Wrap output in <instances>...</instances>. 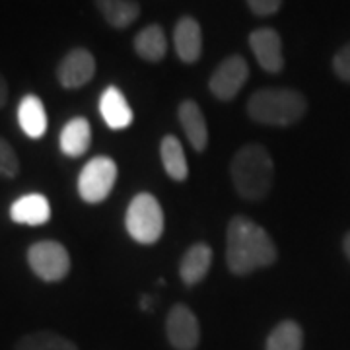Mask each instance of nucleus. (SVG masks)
Returning <instances> with one entry per match:
<instances>
[{
    "label": "nucleus",
    "instance_id": "nucleus-14",
    "mask_svg": "<svg viewBox=\"0 0 350 350\" xmlns=\"http://www.w3.org/2000/svg\"><path fill=\"white\" fill-rule=\"evenodd\" d=\"M213 265V250L206 243H195L189 247L179 265V276L187 286H195L208 275Z\"/></svg>",
    "mask_w": 350,
    "mask_h": 350
},
{
    "label": "nucleus",
    "instance_id": "nucleus-4",
    "mask_svg": "<svg viewBox=\"0 0 350 350\" xmlns=\"http://www.w3.org/2000/svg\"><path fill=\"white\" fill-rule=\"evenodd\" d=\"M126 232L138 243H154L162 238L163 213L158 199L150 193H140L131 200L125 216Z\"/></svg>",
    "mask_w": 350,
    "mask_h": 350
},
{
    "label": "nucleus",
    "instance_id": "nucleus-27",
    "mask_svg": "<svg viewBox=\"0 0 350 350\" xmlns=\"http://www.w3.org/2000/svg\"><path fill=\"white\" fill-rule=\"evenodd\" d=\"M342 250H345V255L349 257L350 261V232L345 236V239H342Z\"/></svg>",
    "mask_w": 350,
    "mask_h": 350
},
{
    "label": "nucleus",
    "instance_id": "nucleus-11",
    "mask_svg": "<svg viewBox=\"0 0 350 350\" xmlns=\"http://www.w3.org/2000/svg\"><path fill=\"white\" fill-rule=\"evenodd\" d=\"M174 43L177 57L183 63H197L202 53V33H200L199 22L191 16H183L175 25Z\"/></svg>",
    "mask_w": 350,
    "mask_h": 350
},
{
    "label": "nucleus",
    "instance_id": "nucleus-6",
    "mask_svg": "<svg viewBox=\"0 0 350 350\" xmlns=\"http://www.w3.org/2000/svg\"><path fill=\"white\" fill-rule=\"evenodd\" d=\"M115 179H117L115 162L107 156H98L84 165L82 174L78 177V193L90 204H98L109 197Z\"/></svg>",
    "mask_w": 350,
    "mask_h": 350
},
{
    "label": "nucleus",
    "instance_id": "nucleus-16",
    "mask_svg": "<svg viewBox=\"0 0 350 350\" xmlns=\"http://www.w3.org/2000/svg\"><path fill=\"white\" fill-rule=\"evenodd\" d=\"M100 113L103 121L111 129H125L133 123V111L126 103L121 90L107 88L100 100Z\"/></svg>",
    "mask_w": 350,
    "mask_h": 350
},
{
    "label": "nucleus",
    "instance_id": "nucleus-28",
    "mask_svg": "<svg viewBox=\"0 0 350 350\" xmlns=\"http://www.w3.org/2000/svg\"><path fill=\"white\" fill-rule=\"evenodd\" d=\"M150 306H152L150 296H144V298L140 300V308H144V310H150Z\"/></svg>",
    "mask_w": 350,
    "mask_h": 350
},
{
    "label": "nucleus",
    "instance_id": "nucleus-5",
    "mask_svg": "<svg viewBox=\"0 0 350 350\" xmlns=\"http://www.w3.org/2000/svg\"><path fill=\"white\" fill-rule=\"evenodd\" d=\"M27 262L31 271L45 282H59L70 271V255L63 243L43 239L27 250Z\"/></svg>",
    "mask_w": 350,
    "mask_h": 350
},
{
    "label": "nucleus",
    "instance_id": "nucleus-25",
    "mask_svg": "<svg viewBox=\"0 0 350 350\" xmlns=\"http://www.w3.org/2000/svg\"><path fill=\"white\" fill-rule=\"evenodd\" d=\"M247 6L251 12L257 16H271L278 12V8L282 6V0H247Z\"/></svg>",
    "mask_w": 350,
    "mask_h": 350
},
{
    "label": "nucleus",
    "instance_id": "nucleus-2",
    "mask_svg": "<svg viewBox=\"0 0 350 350\" xmlns=\"http://www.w3.org/2000/svg\"><path fill=\"white\" fill-rule=\"evenodd\" d=\"M275 179V163L261 144H247L232 160V181L239 197L261 200L269 195Z\"/></svg>",
    "mask_w": 350,
    "mask_h": 350
},
{
    "label": "nucleus",
    "instance_id": "nucleus-8",
    "mask_svg": "<svg viewBox=\"0 0 350 350\" xmlns=\"http://www.w3.org/2000/svg\"><path fill=\"white\" fill-rule=\"evenodd\" d=\"M165 333H167L170 345L175 350H195L199 347V321L195 313L183 304H177L170 310L167 319H165Z\"/></svg>",
    "mask_w": 350,
    "mask_h": 350
},
{
    "label": "nucleus",
    "instance_id": "nucleus-26",
    "mask_svg": "<svg viewBox=\"0 0 350 350\" xmlns=\"http://www.w3.org/2000/svg\"><path fill=\"white\" fill-rule=\"evenodd\" d=\"M8 101V84H6V78L0 75V107H4Z\"/></svg>",
    "mask_w": 350,
    "mask_h": 350
},
{
    "label": "nucleus",
    "instance_id": "nucleus-22",
    "mask_svg": "<svg viewBox=\"0 0 350 350\" xmlns=\"http://www.w3.org/2000/svg\"><path fill=\"white\" fill-rule=\"evenodd\" d=\"M16 350H78L70 338L53 331H36L16 342Z\"/></svg>",
    "mask_w": 350,
    "mask_h": 350
},
{
    "label": "nucleus",
    "instance_id": "nucleus-7",
    "mask_svg": "<svg viewBox=\"0 0 350 350\" xmlns=\"http://www.w3.org/2000/svg\"><path fill=\"white\" fill-rule=\"evenodd\" d=\"M247 78H250L247 61L239 55H232L216 66V70L208 80V88L214 94V98L218 100H234L243 84L247 82Z\"/></svg>",
    "mask_w": 350,
    "mask_h": 350
},
{
    "label": "nucleus",
    "instance_id": "nucleus-12",
    "mask_svg": "<svg viewBox=\"0 0 350 350\" xmlns=\"http://www.w3.org/2000/svg\"><path fill=\"white\" fill-rule=\"evenodd\" d=\"M179 123L183 126V133L189 138L191 146L197 152H204L208 146V129H206V121L204 115L200 111L199 103L193 100L181 101L179 109Z\"/></svg>",
    "mask_w": 350,
    "mask_h": 350
},
{
    "label": "nucleus",
    "instance_id": "nucleus-3",
    "mask_svg": "<svg viewBox=\"0 0 350 350\" xmlns=\"http://www.w3.org/2000/svg\"><path fill=\"white\" fill-rule=\"evenodd\" d=\"M308 111V101L290 88H262L247 101V113L261 125L288 126L298 123Z\"/></svg>",
    "mask_w": 350,
    "mask_h": 350
},
{
    "label": "nucleus",
    "instance_id": "nucleus-21",
    "mask_svg": "<svg viewBox=\"0 0 350 350\" xmlns=\"http://www.w3.org/2000/svg\"><path fill=\"white\" fill-rule=\"evenodd\" d=\"M301 347H304L301 327L296 321L286 319V321H280L271 331L265 350H301Z\"/></svg>",
    "mask_w": 350,
    "mask_h": 350
},
{
    "label": "nucleus",
    "instance_id": "nucleus-19",
    "mask_svg": "<svg viewBox=\"0 0 350 350\" xmlns=\"http://www.w3.org/2000/svg\"><path fill=\"white\" fill-rule=\"evenodd\" d=\"M96 6L105 18V22L117 29L129 27L140 16L137 0H96Z\"/></svg>",
    "mask_w": 350,
    "mask_h": 350
},
{
    "label": "nucleus",
    "instance_id": "nucleus-23",
    "mask_svg": "<svg viewBox=\"0 0 350 350\" xmlns=\"http://www.w3.org/2000/svg\"><path fill=\"white\" fill-rule=\"evenodd\" d=\"M18 172H20V162L16 152L6 138L0 137V177L12 179L18 175Z\"/></svg>",
    "mask_w": 350,
    "mask_h": 350
},
{
    "label": "nucleus",
    "instance_id": "nucleus-9",
    "mask_svg": "<svg viewBox=\"0 0 350 350\" xmlns=\"http://www.w3.org/2000/svg\"><path fill=\"white\" fill-rule=\"evenodd\" d=\"M94 75H96V59L84 47H76L70 53H66L57 66V78L61 86L66 90L86 86Z\"/></svg>",
    "mask_w": 350,
    "mask_h": 350
},
{
    "label": "nucleus",
    "instance_id": "nucleus-13",
    "mask_svg": "<svg viewBox=\"0 0 350 350\" xmlns=\"http://www.w3.org/2000/svg\"><path fill=\"white\" fill-rule=\"evenodd\" d=\"M10 218L16 224L27 226H41L49 222L51 218V204L45 195L39 193H29L18 200H14L10 206Z\"/></svg>",
    "mask_w": 350,
    "mask_h": 350
},
{
    "label": "nucleus",
    "instance_id": "nucleus-1",
    "mask_svg": "<svg viewBox=\"0 0 350 350\" xmlns=\"http://www.w3.org/2000/svg\"><path fill=\"white\" fill-rule=\"evenodd\" d=\"M278 251L269 232L247 216H234L226 232V262L234 275L271 267Z\"/></svg>",
    "mask_w": 350,
    "mask_h": 350
},
{
    "label": "nucleus",
    "instance_id": "nucleus-24",
    "mask_svg": "<svg viewBox=\"0 0 350 350\" xmlns=\"http://www.w3.org/2000/svg\"><path fill=\"white\" fill-rule=\"evenodd\" d=\"M333 70L342 82H350V43L342 45L333 57Z\"/></svg>",
    "mask_w": 350,
    "mask_h": 350
},
{
    "label": "nucleus",
    "instance_id": "nucleus-10",
    "mask_svg": "<svg viewBox=\"0 0 350 350\" xmlns=\"http://www.w3.org/2000/svg\"><path fill=\"white\" fill-rule=\"evenodd\" d=\"M250 45L262 70L276 75L284 68L282 41L273 27H259L251 31Z\"/></svg>",
    "mask_w": 350,
    "mask_h": 350
},
{
    "label": "nucleus",
    "instance_id": "nucleus-20",
    "mask_svg": "<svg viewBox=\"0 0 350 350\" xmlns=\"http://www.w3.org/2000/svg\"><path fill=\"white\" fill-rule=\"evenodd\" d=\"M160 154H162V163L165 167V174L170 175L174 181H185L189 175V167L181 142L172 135L163 137Z\"/></svg>",
    "mask_w": 350,
    "mask_h": 350
},
{
    "label": "nucleus",
    "instance_id": "nucleus-17",
    "mask_svg": "<svg viewBox=\"0 0 350 350\" xmlns=\"http://www.w3.org/2000/svg\"><path fill=\"white\" fill-rule=\"evenodd\" d=\"M90 142H92V131L84 117H76L68 121L61 131V150L68 158H78L86 154Z\"/></svg>",
    "mask_w": 350,
    "mask_h": 350
},
{
    "label": "nucleus",
    "instance_id": "nucleus-15",
    "mask_svg": "<svg viewBox=\"0 0 350 350\" xmlns=\"http://www.w3.org/2000/svg\"><path fill=\"white\" fill-rule=\"evenodd\" d=\"M18 123L29 138H41L47 131V113L38 96L27 94L18 105Z\"/></svg>",
    "mask_w": 350,
    "mask_h": 350
},
{
    "label": "nucleus",
    "instance_id": "nucleus-18",
    "mask_svg": "<svg viewBox=\"0 0 350 350\" xmlns=\"http://www.w3.org/2000/svg\"><path fill=\"white\" fill-rule=\"evenodd\" d=\"M135 51L140 59L148 63H158L162 61L167 53V39L160 25H148L140 29L135 38Z\"/></svg>",
    "mask_w": 350,
    "mask_h": 350
}]
</instances>
